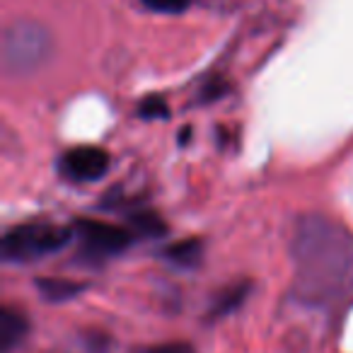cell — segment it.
Listing matches in <instances>:
<instances>
[{"instance_id": "3", "label": "cell", "mask_w": 353, "mask_h": 353, "mask_svg": "<svg viewBox=\"0 0 353 353\" xmlns=\"http://www.w3.org/2000/svg\"><path fill=\"white\" fill-rule=\"evenodd\" d=\"M51 54V37L44 27L32 22H17L6 32L3 39V59L12 73L37 70Z\"/></svg>"}, {"instance_id": "9", "label": "cell", "mask_w": 353, "mask_h": 353, "mask_svg": "<svg viewBox=\"0 0 353 353\" xmlns=\"http://www.w3.org/2000/svg\"><path fill=\"white\" fill-rule=\"evenodd\" d=\"M131 225H133V232H138V235H143V237H160V235H165V230H167L162 218L152 211L133 213Z\"/></svg>"}, {"instance_id": "7", "label": "cell", "mask_w": 353, "mask_h": 353, "mask_svg": "<svg viewBox=\"0 0 353 353\" xmlns=\"http://www.w3.org/2000/svg\"><path fill=\"white\" fill-rule=\"evenodd\" d=\"M37 288L51 303H65V300L80 295V290L85 288L83 283H75L68 279H39L37 281Z\"/></svg>"}, {"instance_id": "12", "label": "cell", "mask_w": 353, "mask_h": 353, "mask_svg": "<svg viewBox=\"0 0 353 353\" xmlns=\"http://www.w3.org/2000/svg\"><path fill=\"white\" fill-rule=\"evenodd\" d=\"M138 114H141L143 119H167L170 117V109H167L165 99H162L160 94H150V97H145L141 102Z\"/></svg>"}, {"instance_id": "11", "label": "cell", "mask_w": 353, "mask_h": 353, "mask_svg": "<svg viewBox=\"0 0 353 353\" xmlns=\"http://www.w3.org/2000/svg\"><path fill=\"white\" fill-rule=\"evenodd\" d=\"M141 3L148 10L162 12V15H179L192 6V0H141Z\"/></svg>"}, {"instance_id": "6", "label": "cell", "mask_w": 353, "mask_h": 353, "mask_svg": "<svg viewBox=\"0 0 353 353\" xmlns=\"http://www.w3.org/2000/svg\"><path fill=\"white\" fill-rule=\"evenodd\" d=\"M27 332H30V322L25 314L15 307H3L0 312V351H15V346L27 336Z\"/></svg>"}, {"instance_id": "13", "label": "cell", "mask_w": 353, "mask_h": 353, "mask_svg": "<svg viewBox=\"0 0 353 353\" xmlns=\"http://www.w3.org/2000/svg\"><path fill=\"white\" fill-rule=\"evenodd\" d=\"M136 353H196V351L184 341H170V343H157V346L141 348Z\"/></svg>"}, {"instance_id": "10", "label": "cell", "mask_w": 353, "mask_h": 353, "mask_svg": "<svg viewBox=\"0 0 353 353\" xmlns=\"http://www.w3.org/2000/svg\"><path fill=\"white\" fill-rule=\"evenodd\" d=\"M247 290H250V283H240V285H232V288L223 290L221 298H218V303L213 305L211 314H216V317H221V314H230L232 310L240 307V303L247 298Z\"/></svg>"}, {"instance_id": "5", "label": "cell", "mask_w": 353, "mask_h": 353, "mask_svg": "<svg viewBox=\"0 0 353 353\" xmlns=\"http://www.w3.org/2000/svg\"><path fill=\"white\" fill-rule=\"evenodd\" d=\"M59 170L65 179H73V182H94V179L107 174L109 152L94 145L73 148L61 157Z\"/></svg>"}, {"instance_id": "4", "label": "cell", "mask_w": 353, "mask_h": 353, "mask_svg": "<svg viewBox=\"0 0 353 353\" xmlns=\"http://www.w3.org/2000/svg\"><path fill=\"white\" fill-rule=\"evenodd\" d=\"M73 232L80 242V252L90 259H107V256L121 254L133 242V232L119 228L114 223L92 221L83 218L73 225Z\"/></svg>"}, {"instance_id": "1", "label": "cell", "mask_w": 353, "mask_h": 353, "mask_svg": "<svg viewBox=\"0 0 353 353\" xmlns=\"http://www.w3.org/2000/svg\"><path fill=\"white\" fill-rule=\"evenodd\" d=\"M293 293L319 307L353 298V232L327 216H305L293 232Z\"/></svg>"}, {"instance_id": "8", "label": "cell", "mask_w": 353, "mask_h": 353, "mask_svg": "<svg viewBox=\"0 0 353 353\" xmlns=\"http://www.w3.org/2000/svg\"><path fill=\"white\" fill-rule=\"evenodd\" d=\"M162 254H165V259H170L176 266H194L201 259L203 245L201 240H182L176 242V245H170Z\"/></svg>"}, {"instance_id": "2", "label": "cell", "mask_w": 353, "mask_h": 353, "mask_svg": "<svg viewBox=\"0 0 353 353\" xmlns=\"http://www.w3.org/2000/svg\"><path fill=\"white\" fill-rule=\"evenodd\" d=\"M73 237V228L56 225V223H22L3 235L0 252L6 261L25 264L63 250Z\"/></svg>"}]
</instances>
